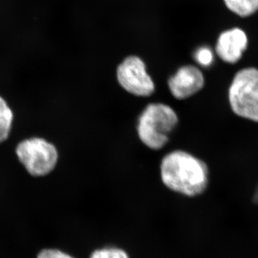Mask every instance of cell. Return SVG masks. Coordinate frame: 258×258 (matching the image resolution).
<instances>
[{
    "instance_id": "cell-8",
    "label": "cell",
    "mask_w": 258,
    "mask_h": 258,
    "mask_svg": "<svg viewBox=\"0 0 258 258\" xmlns=\"http://www.w3.org/2000/svg\"><path fill=\"white\" fill-rule=\"evenodd\" d=\"M225 5L233 14L248 17L258 11V0H224Z\"/></svg>"
},
{
    "instance_id": "cell-5",
    "label": "cell",
    "mask_w": 258,
    "mask_h": 258,
    "mask_svg": "<svg viewBox=\"0 0 258 258\" xmlns=\"http://www.w3.org/2000/svg\"><path fill=\"white\" fill-rule=\"evenodd\" d=\"M117 77L122 88L132 95L148 97L154 92L153 81L144 62L137 56H129L122 61L118 67Z\"/></svg>"
},
{
    "instance_id": "cell-11",
    "label": "cell",
    "mask_w": 258,
    "mask_h": 258,
    "mask_svg": "<svg viewBox=\"0 0 258 258\" xmlns=\"http://www.w3.org/2000/svg\"><path fill=\"white\" fill-rule=\"evenodd\" d=\"M90 258H129L127 254L118 248H106L94 251Z\"/></svg>"
},
{
    "instance_id": "cell-12",
    "label": "cell",
    "mask_w": 258,
    "mask_h": 258,
    "mask_svg": "<svg viewBox=\"0 0 258 258\" xmlns=\"http://www.w3.org/2000/svg\"><path fill=\"white\" fill-rule=\"evenodd\" d=\"M37 258H74L69 254L57 249H46L42 250Z\"/></svg>"
},
{
    "instance_id": "cell-9",
    "label": "cell",
    "mask_w": 258,
    "mask_h": 258,
    "mask_svg": "<svg viewBox=\"0 0 258 258\" xmlns=\"http://www.w3.org/2000/svg\"><path fill=\"white\" fill-rule=\"evenodd\" d=\"M13 112L7 103L0 97V144L7 140L11 132Z\"/></svg>"
},
{
    "instance_id": "cell-4",
    "label": "cell",
    "mask_w": 258,
    "mask_h": 258,
    "mask_svg": "<svg viewBox=\"0 0 258 258\" xmlns=\"http://www.w3.org/2000/svg\"><path fill=\"white\" fill-rule=\"evenodd\" d=\"M16 152L28 172L35 177L48 175L57 162L56 147L42 138H31L21 142Z\"/></svg>"
},
{
    "instance_id": "cell-6",
    "label": "cell",
    "mask_w": 258,
    "mask_h": 258,
    "mask_svg": "<svg viewBox=\"0 0 258 258\" xmlns=\"http://www.w3.org/2000/svg\"><path fill=\"white\" fill-rule=\"evenodd\" d=\"M204 74L199 68L188 64L180 68L168 80L169 89L174 98L184 100L198 94L205 85Z\"/></svg>"
},
{
    "instance_id": "cell-10",
    "label": "cell",
    "mask_w": 258,
    "mask_h": 258,
    "mask_svg": "<svg viewBox=\"0 0 258 258\" xmlns=\"http://www.w3.org/2000/svg\"><path fill=\"white\" fill-rule=\"evenodd\" d=\"M195 59L200 66L208 68L211 67L214 62V55L211 48L202 47L196 51Z\"/></svg>"
},
{
    "instance_id": "cell-2",
    "label": "cell",
    "mask_w": 258,
    "mask_h": 258,
    "mask_svg": "<svg viewBox=\"0 0 258 258\" xmlns=\"http://www.w3.org/2000/svg\"><path fill=\"white\" fill-rule=\"evenodd\" d=\"M178 121V116L170 106L161 103L148 105L139 118V138L150 149L159 150L165 146Z\"/></svg>"
},
{
    "instance_id": "cell-7",
    "label": "cell",
    "mask_w": 258,
    "mask_h": 258,
    "mask_svg": "<svg viewBox=\"0 0 258 258\" xmlns=\"http://www.w3.org/2000/svg\"><path fill=\"white\" fill-rule=\"evenodd\" d=\"M248 45L247 35L240 28H232L219 35L215 50L224 62L235 64L239 61Z\"/></svg>"
},
{
    "instance_id": "cell-1",
    "label": "cell",
    "mask_w": 258,
    "mask_h": 258,
    "mask_svg": "<svg viewBox=\"0 0 258 258\" xmlns=\"http://www.w3.org/2000/svg\"><path fill=\"white\" fill-rule=\"evenodd\" d=\"M160 173L167 188L189 198L201 196L209 187L210 171L207 163L185 151H173L164 156Z\"/></svg>"
},
{
    "instance_id": "cell-13",
    "label": "cell",
    "mask_w": 258,
    "mask_h": 258,
    "mask_svg": "<svg viewBox=\"0 0 258 258\" xmlns=\"http://www.w3.org/2000/svg\"><path fill=\"white\" fill-rule=\"evenodd\" d=\"M253 201L254 204L258 205V183L253 192Z\"/></svg>"
},
{
    "instance_id": "cell-3",
    "label": "cell",
    "mask_w": 258,
    "mask_h": 258,
    "mask_svg": "<svg viewBox=\"0 0 258 258\" xmlns=\"http://www.w3.org/2000/svg\"><path fill=\"white\" fill-rule=\"evenodd\" d=\"M228 105L233 114L258 123V69L247 67L235 74L227 91Z\"/></svg>"
}]
</instances>
